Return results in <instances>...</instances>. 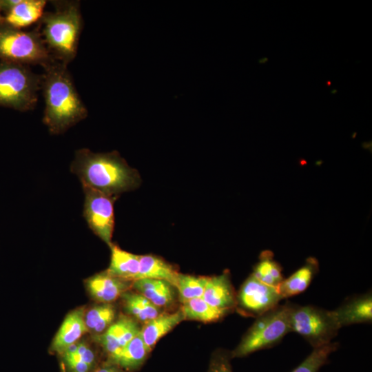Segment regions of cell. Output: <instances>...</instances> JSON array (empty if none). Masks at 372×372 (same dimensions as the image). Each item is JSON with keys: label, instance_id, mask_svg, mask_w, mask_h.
Instances as JSON below:
<instances>
[{"label": "cell", "instance_id": "obj_1", "mask_svg": "<svg viewBox=\"0 0 372 372\" xmlns=\"http://www.w3.org/2000/svg\"><path fill=\"white\" fill-rule=\"evenodd\" d=\"M41 74L45 109L43 122L52 134H61L85 119L87 110L83 104L68 65L55 61L45 67Z\"/></svg>", "mask_w": 372, "mask_h": 372}, {"label": "cell", "instance_id": "obj_2", "mask_svg": "<svg viewBox=\"0 0 372 372\" xmlns=\"http://www.w3.org/2000/svg\"><path fill=\"white\" fill-rule=\"evenodd\" d=\"M70 169L83 187L114 196L133 190L140 183L137 171L116 152L95 153L87 148L80 149L75 152Z\"/></svg>", "mask_w": 372, "mask_h": 372}, {"label": "cell", "instance_id": "obj_3", "mask_svg": "<svg viewBox=\"0 0 372 372\" xmlns=\"http://www.w3.org/2000/svg\"><path fill=\"white\" fill-rule=\"evenodd\" d=\"M52 12H44L37 23L41 37L52 57L68 65L76 56L83 29L79 1H53Z\"/></svg>", "mask_w": 372, "mask_h": 372}, {"label": "cell", "instance_id": "obj_4", "mask_svg": "<svg viewBox=\"0 0 372 372\" xmlns=\"http://www.w3.org/2000/svg\"><path fill=\"white\" fill-rule=\"evenodd\" d=\"M41 74L28 65L0 61V106L25 112L34 108Z\"/></svg>", "mask_w": 372, "mask_h": 372}, {"label": "cell", "instance_id": "obj_5", "mask_svg": "<svg viewBox=\"0 0 372 372\" xmlns=\"http://www.w3.org/2000/svg\"><path fill=\"white\" fill-rule=\"evenodd\" d=\"M56 60L48 51L38 27L30 31L0 25V61L43 68Z\"/></svg>", "mask_w": 372, "mask_h": 372}, {"label": "cell", "instance_id": "obj_6", "mask_svg": "<svg viewBox=\"0 0 372 372\" xmlns=\"http://www.w3.org/2000/svg\"><path fill=\"white\" fill-rule=\"evenodd\" d=\"M291 302L278 304L256 318V321L231 353V358L245 357L256 351L271 347L291 332Z\"/></svg>", "mask_w": 372, "mask_h": 372}, {"label": "cell", "instance_id": "obj_7", "mask_svg": "<svg viewBox=\"0 0 372 372\" xmlns=\"http://www.w3.org/2000/svg\"><path fill=\"white\" fill-rule=\"evenodd\" d=\"M290 328L315 349L331 342L341 327L333 311L291 303Z\"/></svg>", "mask_w": 372, "mask_h": 372}, {"label": "cell", "instance_id": "obj_8", "mask_svg": "<svg viewBox=\"0 0 372 372\" xmlns=\"http://www.w3.org/2000/svg\"><path fill=\"white\" fill-rule=\"evenodd\" d=\"M83 188L84 218L91 230L110 247L114 228V203L117 196L87 187Z\"/></svg>", "mask_w": 372, "mask_h": 372}, {"label": "cell", "instance_id": "obj_9", "mask_svg": "<svg viewBox=\"0 0 372 372\" xmlns=\"http://www.w3.org/2000/svg\"><path fill=\"white\" fill-rule=\"evenodd\" d=\"M282 299L278 287L267 285L251 274L236 296V307L247 316L257 318L280 304Z\"/></svg>", "mask_w": 372, "mask_h": 372}, {"label": "cell", "instance_id": "obj_10", "mask_svg": "<svg viewBox=\"0 0 372 372\" xmlns=\"http://www.w3.org/2000/svg\"><path fill=\"white\" fill-rule=\"evenodd\" d=\"M138 322L132 317L121 315L103 333L94 335V340L107 353L109 359L141 331Z\"/></svg>", "mask_w": 372, "mask_h": 372}, {"label": "cell", "instance_id": "obj_11", "mask_svg": "<svg viewBox=\"0 0 372 372\" xmlns=\"http://www.w3.org/2000/svg\"><path fill=\"white\" fill-rule=\"evenodd\" d=\"M132 282L118 278L106 271L87 278L85 285L91 298L101 304L112 303L128 290Z\"/></svg>", "mask_w": 372, "mask_h": 372}, {"label": "cell", "instance_id": "obj_12", "mask_svg": "<svg viewBox=\"0 0 372 372\" xmlns=\"http://www.w3.org/2000/svg\"><path fill=\"white\" fill-rule=\"evenodd\" d=\"M85 313L84 309L79 308L67 315L52 340V351L62 353L87 331Z\"/></svg>", "mask_w": 372, "mask_h": 372}, {"label": "cell", "instance_id": "obj_13", "mask_svg": "<svg viewBox=\"0 0 372 372\" xmlns=\"http://www.w3.org/2000/svg\"><path fill=\"white\" fill-rule=\"evenodd\" d=\"M202 298L210 305L229 311L236 307V296L231 285L229 274L209 277Z\"/></svg>", "mask_w": 372, "mask_h": 372}, {"label": "cell", "instance_id": "obj_14", "mask_svg": "<svg viewBox=\"0 0 372 372\" xmlns=\"http://www.w3.org/2000/svg\"><path fill=\"white\" fill-rule=\"evenodd\" d=\"M340 326L372 321V296L366 293L353 297L333 311Z\"/></svg>", "mask_w": 372, "mask_h": 372}, {"label": "cell", "instance_id": "obj_15", "mask_svg": "<svg viewBox=\"0 0 372 372\" xmlns=\"http://www.w3.org/2000/svg\"><path fill=\"white\" fill-rule=\"evenodd\" d=\"M132 287L158 308L169 307L175 301V287L165 280L138 279L132 282Z\"/></svg>", "mask_w": 372, "mask_h": 372}, {"label": "cell", "instance_id": "obj_16", "mask_svg": "<svg viewBox=\"0 0 372 372\" xmlns=\"http://www.w3.org/2000/svg\"><path fill=\"white\" fill-rule=\"evenodd\" d=\"M46 3L45 0H20L4 14L5 23L19 29L38 23Z\"/></svg>", "mask_w": 372, "mask_h": 372}, {"label": "cell", "instance_id": "obj_17", "mask_svg": "<svg viewBox=\"0 0 372 372\" xmlns=\"http://www.w3.org/2000/svg\"><path fill=\"white\" fill-rule=\"evenodd\" d=\"M185 320L181 310L172 313H161L144 324L141 329L143 341L149 351L156 342L177 324Z\"/></svg>", "mask_w": 372, "mask_h": 372}, {"label": "cell", "instance_id": "obj_18", "mask_svg": "<svg viewBox=\"0 0 372 372\" xmlns=\"http://www.w3.org/2000/svg\"><path fill=\"white\" fill-rule=\"evenodd\" d=\"M111 260L106 272L112 276L133 282L138 273L140 256L121 249L112 244Z\"/></svg>", "mask_w": 372, "mask_h": 372}, {"label": "cell", "instance_id": "obj_19", "mask_svg": "<svg viewBox=\"0 0 372 372\" xmlns=\"http://www.w3.org/2000/svg\"><path fill=\"white\" fill-rule=\"evenodd\" d=\"M318 262L314 258H309L306 263L287 279H284L278 287L282 298L299 294L309 287L318 271Z\"/></svg>", "mask_w": 372, "mask_h": 372}, {"label": "cell", "instance_id": "obj_20", "mask_svg": "<svg viewBox=\"0 0 372 372\" xmlns=\"http://www.w3.org/2000/svg\"><path fill=\"white\" fill-rule=\"evenodd\" d=\"M178 274L172 265L162 258L153 255H143L140 256L139 270L134 280L143 278L162 280L175 287Z\"/></svg>", "mask_w": 372, "mask_h": 372}, {"label": "cell", "instance_id": "obj_21", "mask_svg": "<svg viewBox=\"0 0 372 372\" xmlns=\"http://www.w3.org/2000/svg\"><path fill=\"white\" fill-rule=\"evenodd\" d=\"M121 297L125 313L137 322L145 324L161 314L160 308L136 291L127 290Z\"/></svg>", "mask_w": 372, "mask_h": 372}, {"label": "cell", "instance_id": "obj_22", "mask_svg": "<svg viewBox=\"0 0 372 372\" xmlns=\"http://www.w3.org/2000/svg\"><path fill=\"white\" fill-rule=\"evenodd\" d=\"M149 352L140 331L110 360L127 370H133L143 363Z\"/></svg>", "mask_w": 372, "mask_h": 372}, {"label": "cell", "instance_id": "obj_23", "mask_svg": "<svg viewBox=\"0 0 372 372\" xmlns=\"http://www.w3.org/2000/svg\"><path fill=\"white\" fill-rule=\"evenodd\" d=\"M180 310L185 319L203 322L217 321L229 312L227 310L210 305L202 297L194 298L183 303Z\"/></svg>", "mask_w": 372, "mask_h": 372}, {"label": "cell", "instance_id": "obj_24", "mask_svg": "<svg viewBox=\"0 0 372 372\" xmlns=\"http://www.w3.org/2000/svg\"><path fill=\"white\" fill-rule=\"evenodd\" d=\"M63 358L71 372H89L95 362V355L84 342H78L67 348Z\"/></svg>", "mask_w": 372, "mask_h": 372}, {"label": "cell", "instance_id": "obj_25", "mask_svg": "<svg viewBox=\"0 0 372 372\" xmlns=\"http://www.w3.org/2000/svg\"><path fill=\"white\" fill-rule=\"evenodd\" d=\"M116 309L112 303L96 305L85 313L87 331L94 335L103 333L114 321Z\"/></svg>", "mask_w": 372, "mask_h": 372}, {"label": "cell", "instance_id": "obj_26", "mask_svg": "<svg viewBox=\"0 0 372 372\" xmlns=\"http://www.w3.org/2000/svg\"><path fill=\"white\" fill-rule=\"evenodd\" d=\"M252 275L260 282L276 287H278L284 280L282 268L273 260L272 254L270 251H265L262 254Z\"/></svg>", "mask_w": 372, "mask_h": 372}, {"label": "cell", "instance_id": "obj_27", "mask_svg": "<svg viewBox=\"0 0 372 372\" xmlns=\"http://www.w3.org/2000/svg\"><path fill=\"white\" fill-rule=\"evenodd\" d=\"M209 277L195 276L179 273L175 288L179 300L184 303L189 300L201 298Z\"/></svg>", "mask_w": 372, "mask_h": 372}, {"label": "cell", "instance_id": "obj_28", "mask_svg": "<svg viewBox=\"0 0 372 372\" xmlns=\"http://www.w3.org/2000/svg\"><path fill=\"white\" fill-rule=\"evenodd\" d=\"M339 347L338 342H330L313 349L304 360L291 372H317L328 360L329 355Z\"/></svg>", "mask_w": 372, "mask_h": 372}, {"label": "cell", "instance_id": "obj_29", "mask_svg": "<svg viewBox=\"0 0 372 372\" xmlns=\"http://www.w3.org/2000/svg\"><path fill=\"white\" fill-rule=\"evenodd\" d=\"M231 355L219 351L212 358L208 372H232L230 364Z\"/></svg>", "mask_w": 372, "mask_h": 372}, {"label": "cell", "instance_id": "obj_30", "mask_svg": "<svg viewBox=\"0 0 372 372\" xmlns=\"http://www.w3.org/2000/svg\"><path fill=\"white\" fill-rule=\"evenodd\" d=\"M94 372H120L116 368L112 366H107L97 369Z\"/></svg>", "mask_w": 372, "mask_h": 372}, {"label": "cell", "instance_id": "obj_31", "mask_svg": "<svg viewBox=\"0 0 372 372\" xmlns=\"http://www.w3.org/2000/svg\"><path fill=\"white\" fill-rule=\"evenodd\" d=\"M5 23L4 16L2 15V10L0 6V25Z\"/></svg>", "mask_w": 372, "mask_h": 372}, {"label": "cell", "instance_id": "obj_32", "mask_svg": "<svg viewBox=\"0 0 372 372\" xmlns=\"http://www.w3.org/2000/svg\"><path fill=\"white\" fill-rule=\"evenodd\" d=\"M267 61H268V58L265 57V58H262V59H260L258 61V62L260 63H266Z\"/></svg>", "mask_w": 372, "mask_h": 372}, {"label": "cell", "instance_id": "obj_33", "mask_svg": "<svg viewBox=\"0 0 372 372\" xmlns=\"http://www.w3.org/2000/svg\"><path fill=\"white\" fill-rule=\"evenodd\" d=\"M327 85L329 86L331 84V81H327Z\"/></svg>", "mask_w": 372, "mask_h": 372}, {"label": "cell", "instance_id": "obj_34", "mask_svg": "<svg viewBox=\"0 0 372 372\" xmlns=\"http://www.w3.org/2000/svg\"><path fill=\"white\" fill-rule=\"evenodd\" d=\"M335 92H337V90H333L331 91V93H335Z\"/></svg>", "mask_w": 372, "mask_h": 372}]
</instances>
